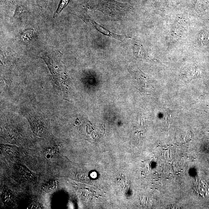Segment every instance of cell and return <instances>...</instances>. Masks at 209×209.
Wrapping results in <instances>:
<instances>
[{"instance_id": "1", "label": "cell", "mask_w": 209, "mask_h": 209, "mask_svg": "<svg viewBox=\"0 0 209 209\" xmlns=\"http://www.w3.org/2000/svg\"><path fill=\"white\" fill-rule=\"evenodd\" d=\"M89 22L90 23L92 24L94 26L95 29H97L99 32L103 34L112 37V38H114L115 39H118V40L123 41L125 40L126 37L122 35H119L110 32L109 30L105 29V28L100 26V25H98V24L94 21L90 17L88 18Z\"/></svg>"}, {"instance_id": "2", "label": "cell", "mask_w": 209, "mask_h": 209, "mask_svg": "<svg viewBox=\"0 0 209 209\" xmlns=\"http://www.w3.org/2000/svg\"><path fill=\"white\" fill-rule=\"evenodd\" d=\"M33 31L32 30H28L25 31L21 36V39L23 41L26 42L30 40L32 38Z\"/></svg>"}, {"instance_id": "3", "label": "cell", "mask_w": 209, "mask_h": 209, "mask_svg": "<svg viewBox=\"0 0 209 209\" xmlns=\"http://www.w3.org/2000/svg\"><path fill=\"white\" fill-rule=\"evenodd\" d=\"M69 1V0H62L61 1L60 3L58 8L56 11V14H59L61 12L62 10L67 5Z\"/></svg>"}, {"instance_id": "4", "label": "cell", "mask_w": 209, "mask_h": 209, "mask_svg": "<svg viewBox=\"0 0 209 209\" xmlns=\"http://www.w3.org/2000/svg\"><path fill=\"white\" fill-rule=\"evenodd\" d=\"M200 37V40L201 41H204L206 42V39H205V38H206V34L205 33H203L201 35Z\"/></svg>"}]
</instances>
